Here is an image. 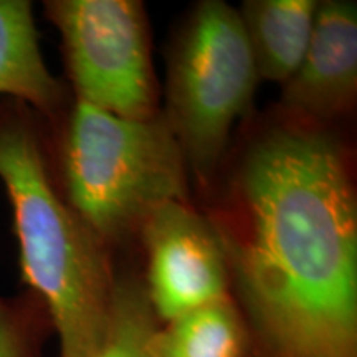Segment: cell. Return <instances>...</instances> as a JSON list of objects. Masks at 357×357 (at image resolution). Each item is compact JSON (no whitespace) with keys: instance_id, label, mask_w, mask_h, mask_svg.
Masks as SVG:
<instances>
[{"instance_id":"cell-1","label":"cell","mask_w":357,"mask_h":357,"mask_svg":"<svg viewBox=\"0 0 357 357\" xmlns=\"http://www.w3.org/2000/svg\"><path fill=\"white\" fill-rule=\"evenodd\" d=\"M211 222L250 357H357V202L336 137L294 119L265 129Z\"/></svg>"},{"instance_id":"cell-12","label":"cell","mask_w":357,"mask_h":357,"mask_svg":"<svg viewBox=\"0 0 357 357\" xmlns=\"http://www.w3.org/2000/svg\"><path fill=\"white\" fill-rule=\"evenodd\" d=\"M52 334L47 307L32 291L0 296V357H42Z\"/></svg>"},{"instance_id":"cell-10","label":"cell","mask_w":357,"mask_h":357,"mask_svg":"<svg viewBox=\"0 0 357 357\" xmlns=\"http://www.w3.org/2000/svg\"><path fill=\"white\" fill-rule=\"evenodd\" d=\"M154 357H250L242 312L227 296L159 323L149 339Z\"/></svg>"},{"instance_id":"cell-6","label":"cell","mask_w":357,"mask_h":357,"mask_svg":"<svg viewBox=\"0 0 357 357\" xmlns=\"http://www.w3.org/2000/svg\"><path fill=\"white\" fill-rule=\"evenodd\" d=\"M139 230L147 253L144 291L159 323L230 296L220 236L189 202L160 205Z\"/></svg>"},{"instance_id":"cell-9","label":"cell","mask_w":357,"mask_h":357,"mask_svg":"<svg viewBox=\"0 0 357 357\" xmlns=\"http://www.w3.org/2000/svg\"><path fill=\"white\" fill-rule=\"evenodd\" d=\"M314 0H247L238 17L258 78L287 83L300 66L314 26Z\"/></svg>"},{"instance_id":"cell-11","label":"cell","mask_w":357,"mask_h":357,"mask_svg":"<svg viewBox=\"0 0 357 357\" xmlns=\"http://www.w3.org/2000/svg\"><path fill=\"white\" fill-rule=\"evenodd\" d=\"M158 326L144 284L129 278L116 280L108 329L95 357H154L149 339Z\"/></svg>"},{"instance_id":"cell-4","label":"cell","mask_w":357,"mask_h":357,"mask_svg":"<svg viewBox=\"0 0 357 357\" xmlns=\"http://www.w3.org/2000/svg\"><path fill=\"white\" fill-rule=\"evenodd\" d=\"M236 8L205 0L182 26L169 56L166 121L202 184L211 181L258 83Z\"/></svg>"},{"instance_id":"cell-8","label":"cell","mask_w":357,"mask_h":357,"mask_svg":"<svg viewBox=\"0 0 357 357\" xmlns=\"http://www.w3.org/2000/svg\"><path fill=\"white\" fill-rule=\"evenodd\" d=\"M0 96L25 105L52 131L65 119L66 88L45 63L26 0H0Z\"/></svg>"},{"instance_id":"cell-2","label":"cell","mask_w":357,"mask_h":357,"mask_svg":"<svg viewBox=\"0 0 357 357\" xmlns=\"http://www.w3.org/2000/svg\"><path fill=\"white\" fill-rule=\"evenodd\" d=\"M40 126L25 105L0 101V182L10 200L22 281L47 307L60 357H95L116 278L105 245L66 202Z\"/></svg>"},{"instance_id":"cell-3","label":"cell","mask_w":357,"mask_h":357,"mask_svg":"<svg viewBox=\"0 0 357 357\" xmlns=\"http://www.w3.org/2000/svg\"><path fill=\"white\" fill-rule=\"evenodd\" d=\"M55 141L66 202L102 245L139 230L155 208L187 199V162L164 118L128 119L75 101Z\"/></svg>"},{"instance_id":"cell-7","label":"cell","mask_w":357,"mask_h":357,"mask_svg":"<svg viewBox=\"0 0 357 357\" xmlns=\"http://www.w3.org/2000/svg\"><path fill=\"white\" fill-rule=\"evenodd\" d=\"M283 86L281 102L294 121L321 126L352 108L357 91L354 2H318L305 56Z\"/></svg>"},{"instance_id":"cell-5","label":"cell","mask_w":357,"mask_h":357,"mask_svg":"<svg viewBox=\"0 0 357 357\" xmlns=\"http://www.w3.org/2000/svg\"><path fill=\"white\" fill-rule=\"evenodd\" d=\"M79 102L128 119L158 114L149 25L137 0H48Z\"/></svg>"}]
</instances>
